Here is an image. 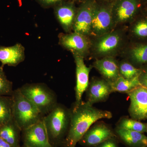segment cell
I'll use <instances>...</instances> for the list:
<instances>
[{
  "label": "cell",
  "mask_w": 147,
  "mask_h": 147,
  "mask_svg": "<svg viewBox=\"0 0 147 147\" xmlns=\"http://www.w3.org/2000/svg\"><path fill=\"white\" fill-rule=\"evenodd\" d=\"M71 113V109L58 103L43 117L49 140L53 147H61L65 139L69 128Z\"/></svg>",
  "instance_id": "7a4b0ae2"
},
{
  "label": "cell",
  "mask_w": 147,
  "mask_h": 147,
  "mask_svg": "<svg viewBox=\"0 0 147 147\" xmlns=\"http://www.w3.org/2000/svg\"><path fill=\"white\" fill-rule=\"evenodd\" d=\"M129 62L132 65H142L147 64V42L134 44L127 53Z\"/></svg>",
  "instance_id": "ffe728a7"
},
{
  "label": "cell",
  "mask_w": 147,
  "mask_h": 147,
  "mask_svg": "<svg viewBox=\"0 0 147 147\" xmlns=\"http://www.w3.org/2000/svg\"><path fill=\"white\" fill-rule=\"evenodd\" d=\"M130 33L135 39L147 40V13L146 15L138 16L131 22Z\"/></svg>",
  "instance_id": "44dd1931"
},
{
  "label": "cell",
  "mask_w": 147,
  "mask_h": 147,
  "mask_svg": "<svg viewBox=\"0 0 147 147\" xmlns=\"http://www.w3.org/2000/svg\"><path fill=\"white\" fill-rule=\"evenodd\" d=\"M142 73L139 77V80L142 86L147 88V65L142 68Z\"/></svg>",
  "instance_id": "83f0119b"
},
{
  "label": "cell",
  "mask_w": 147,
  "mask_h": 147,
  "mask_svg": "<svg viewBox=\"0 0 147 147\" xmlns=\"http://www.w3.org/2000/svg\"><path fill=\"white\" fill-rule=\"evenodd\" d=\"M58 37L59 45L70 51L73 56L85 58L90 52L91 40L90 37L73 32L60 33Z\"/></svg>",
  "instance_id": "ba28073f"
},
{
  "label": "cell",
  "mask_w": 147,
  "mask_h": 147,
  "mask_svg": "<svg viewBox=\"0 0 147 147\" xmlns=\"http://www.w3.org/2000/svg\"><path fill=\"white\" fill-rule=\"evenodd\" d=\"M117 127L127 130L147 133V124L126 117L121 118L117 124Z\"/></svg>",
  "instance_id": "603a6c76"
},
{
  "label": "cell",
  "mask_w": 147,
  "mask_h": 147,
  "mask_svg": "<svg viewBox=\"0 0 147 147\" xmlns=\"http://www.w3.org/2000/svg\"><path fill=\"white\" fill-rule=\"evenodd\" d=\"M113 92L127 94L136 87L141 86L139 77L127 79L121 76L113 84H110Z\"/></svg>",
  "instance_id": "7402d4cb"
},
{
  "label": "cell",
  "mask_w": 147,
  "mask_h": 147,
  "mask_svg": "<svg viewBox=\"0 0 147 147\" xmlns=\"http://www.w3.org/2000/svg\"><path fill=\"white\" fill-rule=\"evenodd\" d=\"M77 11L72 3L62 2L56 6L55 16L59 24L66 33L73 30L74 24Z\"/></svg>",
  "instance_id": "9a60e30c"
},
{
  "label": "cell",
  "mask_w": 147,
  "mask_h": 147,
  "mask_svg": "<svg viewBox=\"0 0 147 147\" xmlns=\"http://www.w3.org/2000/svg\"><path fill=\"white\" fill-rule=\"evenodd\" d=\"M21 139L24 145L29 147H54L49 140L43 119L22 130Z\"/></svg>",
  "instance_id": "8fae6325"
},
{
  "label": "cell",
  "mask_w": 147,
  "mask_h": 147,
  "mask_svg": "<svg viewBox=\"0 0 147 147\" xmlns=\"http://www.w3.org/2000/svg\"><path fill=\"white\" fill-rule=\"evenodd\" d=\"M117 137L115 132L108 124L97 121L88 129L79 143L84 147H96L108 139Z\"/></svg>",
  "instance_id": "9c48e42d"
},
{
  "label": "cell",
  "mask_w": 147,
  "mask_h": 147,
  "mask_svg": "<svg viewBox=\"0 0 147 147\" xmlns=\"http://www.w3.org/2000/svg\"><path fill=\"white\" fill-rule=\"evenodd\" d=\"M96 147H119L116 138H110Z\"/></svg>",
  "instance_id": "4316f807"
},
{
  "label": "cell",
  "mask_w": 147,
  "mask_h": 147,
  "mask_svg": "<svg viewBox=\"0 0 147 147\" xmlns=\"http://www.w3.org/2000/svg\"><path fill=\"white\" fill-rule=\"evenodd\" d=\"M69 128L61 147H76L82 137L93 124L101 119H110L113 114L107 110L95 108L82 101L76 108H71Z\"/></svg>",
  "instance_id": "6da1fadb"
},
{
  "label": "cell",
  "mask_w": 147,
  "mask_h": 147,
  "mask_svg": "<svg viewBox=\"0 0 147 147\" xmlns=\"http://www.w3.org/2000/svg\"><path fill=\"white\" fill-rule=\"evenodd\" d=\"M86 92L87 101L91 105L104 102L113 92L111 85L104 79L93 78L89 84Z\"/></svg>",
  "instance_id": "5bb4252c"
},
{
  "label": "cell",
  "mask_w": 147,
  "mask_h": 147,
  "mask_svg": "<svg viewBox=\"0 0 147 147\" xmlns=\"http://www.w3.org/2000/svg\"><path fill=\"white\" fill-rule=\"evenodd\" d=\"M25 47L20 43L9 47L0 46V62L1 65L15 67L18 65L25 60Z\"/></svg>",
  "instance_id": "e0dca14e"
},
{
  "label": "cell",
  "mask_w": 147,
  "mask_h": 147,
  "mask_svg": "<svg viewBox=\"0 0 147 147\" xmlns=\"http://www.w3.org/2000/svg\"></svg>",
  "instance_id": "d590c367"
},
{
  "label": "cell",
  "mask_w": 147,
  "mask_h": 147,
  "mask_svg": "<svg viewBox=\"0 0 147 147\" xmlns=\"http://www.w3.org/2000/svg\"><path fill=\"white\" fill-rule=\"evenodd\" d=\"M130 99L128 112L131 119H147V88L141 85L127 93Z\"/></svg>",
  "instance_id": "30bf717a"
},
{
  "label": "cell",
  "mask_w": 147,
  "mask_h": 147,
  "mask_svg": "<svg viewBox=\"0 0 147 147\" xmlns=\"http://www.w3.org/2000/svg\"><path fill=\"white\" fill-rule=\"evenodd\" d=\"M123 34L119 30L112 31L94 38L91 41L90 52L95 57L100 59L113 57L118 53L122 47L124 42Z\"/></svg>",
  "instance_id": "5b68a950"
},
{
  "label": "cell",
  "mask_w": 147,
  "mask_h": 147,
  "mask_svg": "<svg viewBox=\"0 0 147 147\" xmlns=\"http://www.w3.org/2000/svg\"><path fill=\"white\" fill-rule=\"evenodd\" d=\"M76 64V83L75 87V101L73 108L78 107L82 102V96L89 84V74L91 67H88L84 63V58L73 56Z\"/></svg>",
  "instance_id": "4fadbf2b"
},
{
  "label": "cell",
  "mask_w": 147,
  "mask_h": 147,
  "mask_svg": "<svg viewBox=\"0 0 147 147\" xmlns=\"http://www.w3.org/2000/svg\"><path fill=\"white\" fill-rule=\"evenodd\" d=\"M115 132L128 147H147V137L144 133L117 127Z\"/></svg>",
  "instance_id": "d6986e66"
},
{
  "label": "cell",
  "mask_w": 147,
  "mask_h": 147,
  "mask_svg": "<svg viewBox=\"0 0 147 147\" xmlns=\"http://www.w3.org/2000/svg\"><path fill=\"white\" fill-rule=\"evenodd\" d=\"M140 0H117L113 3L112 14L114 27L131 23L139 16Z\"/></svg>",
  "instance_id": "52a82bcc"
},
{
  "label": "cell",
  "mask_w": 147,
  "mask_h": 147,
  "mask_svg": "<svg viewBox=\"0 0 147 147\" xmlns=\"http://www.w3.org/2000/svg\"><path fill=\"white\" fill-rule=\"evenodd\" d=\"M96 0H84L77 11L73 31L90 37Z\"/></svg>",
  "instance_id": "7c38bea8"
},
{
  "label": "cell",
  "mask_w": 147,
  "mask_h": 147,
  "mask_svg": "<svg viewBox=\"0 0 147 147\" xmlns=\"http://www.w3.org/2000/svg\"><path fill=\"white\" fill-rule=\"evenodd\" d=\"M21 147H29L27 146H26V145H23V146H21Z\"/></svg>",
  "instance_id": "d6a6232c"
},
{
  "label": "cell",
  "mask_w": 147,
  "mask_h": 147,
  "mask_svg": "<svg viewBox=\"0 0 147 147\" xmlns=\"http://www.w3.org/2000/svg\"><path fill=\"white\" fill-rule=\"evenodd\" d=\"M3 67H0V95L11 96L13 92V84L7 79Z\"/></svg>",
  "instance_id": "484cf974"
},
{
  "label": "cell",
  "mask_w": 147,
  "mask_h": 147,
  "mask_svg": "<svg viewBox=\"0 0 147 147\" xmlns=\"http://www.w3.org/2000/svg\"><path fill=\"white\" fill-rule=\"evenodd\" d=\"M113 4L96 1L90 36L98 37L115 30L112 14Z\"/></svg>",
  "instance_id": "8992f818"
},
{
  "label": "cell",
  "mask_w": 147,
  "mask_h": 147,
  "mask_svg": "<svg viewBox=\"0 0 147 147\" xmlns=\"http://www.w3.org/2000/svg\"><path fill=\"white\" fill-rule=\"evenodd\" d=\"M22 130L12 117L7 122L0 125V137L14 147H21Z\"/></svg>",
  "instance_id": "ac0fdd59"
},
{
  "label": "cell",
  "mask_w": 147,
  "mask_h": 147,
  "mask_svg": "<svg viewBox=\"0 0 147 147\" xmlns=\"http://www.w3.org/2000/svg\"><path fill=\"white\" fill-rule=\"evenodd\" d=\"M0 147H14L0 137Z\"/></svg>",
  "instance_id": "f546056e"
},
{
  "label": "cell",
  "mask_w": 147,
  "mask_h": 147,
  "mask_svg": "<svg viewBox=\"0 0 147 147\" xmlns=\"http://www.w3.org/2000/svg\"><path fill=\"white\" fill-rule=\"evenodd\" d=\"M11 96L12 117L22 131L42 120L44 116L19 88L13 90Z\"/></svg>",
  "instance_id": "3957f363"
},
{
  "label": "cell",
  "mask_w": 147,
  "mask_h": 147,
  "mask_svg": "<svg viewBox=\"0 0 147 147\" xmlns=\"http://www.w3.org/2000/svg\"><path fill=\"white\" fill-rule=\"evenodd\" d=\"M11 96L0 95V125L5 123L11 118Z\"/></svg>",
  "instance_id": "cb8c5ba5"
},
{
  "label": "cell",
  "mask_w": 147,
  "mask_h": 147,
  "mask_svg": "<svg viewBox=\"0 0 147 147\" xmlns=\"http://www.w3.org/2000/svg\"><path fill=\"white\" fill-rule=\"evenodd\" d=\"M146 13H147V6H146Z\"/></svg>",
  "instance_id": "836d02e7"
},
{
  "label": "cell",
  "mask_w": 147,
  "mask_h": 147,
  "mask_svg": "<svg viewBox=\"0 0 147 147\" xmlns=\"http://www.w3.org/2000/svg\"><path fill=\"white\" fill-rule=\"evenodd\" d=\"M99 1L105 2L113 3L117 0H98Z\"/></svg>",
  "instance_id": "4dcf8cb0"
},
{
  "label": "cell",
  "mask_w": 147,
  "mask_h": 147,
  "mask_svg": "<svg viewBox=\"0 0 147 147\" xmlns=\"http://www.w3.org/2000/svg\"><path fill=\"white\" fill-rule=\"evenodd\" d=\"M119 67L120 74L125 79L139 77L142 73V68H137L128 61H121L119 63Z\"/></svg>",
  "instance_id": "d4e9b609"
},
{
  "label": "cell",
  "mask_w": 147,
  "mask_h": 147,
  "mask_svg": "<svg viewBox=\"0 0 147 147\" xmlns=\"http://www.w3.org/2000/svg\"><path fill=\"white\" fill-rule=\"evenodd\" d=\"M18 88L43 116L50 113L58 103L55 92L44 83L26 84Z\"/></svg>",
  "instance_id": "277c9868"
},
{
  "label": "cell",
  "mask_w": 147,
  "mask_h": 147,
  "mask_svg": "<svg viewBox=\"0 0 147 147\" xmlns=\"http://www.w3.org/2000/svg\"><path fill=\"white\" fill-rule=\"evenodd\" d=\"M42 4L45 6H50L58 5L61 3L63 2L65 0H39Z\"/></svg>",
  "instance_id": "f1b7e54d"
},
{
  "label": "cell",
  "mask_w": 147,
  "mask_h": 147,
  "mask_svg": "<svg viewBox=\"0 0 147 147\" xmlns=\"http://www.w3.org/2000/svg\"><path fill=\"white\" fill-rule=\"evenodd\" d=\"M142 4L146 5L147 6V0H140Z\"/></svg>",
  "instance_id": "1f68e13d"
},
{
  "label": "cell",
  "mask_w": 147,
  "mask_h": 147,
  "mask_svg": "<svg viewBox=\"0 0 147 147\" xmlns=\"http://www.w3.org/2000/svg\"><path fill=\"white\" fill-rule=\"evenodd\" d=\"M93 66L103 79L110 84L114 83L120 76L119 63L114 57L98 59L94 63Z\"/></svg>",
  "instance_id": "2e32d148"
},
{
  "label": "cell",
  "mask_w": 147,
  "mask_h": 147,
  "mask_svg": "<svg viewBox=\"0 0 147 147\" xmlns=\"http://www.w3.org/2000/svg\"><path fill=\"white\" fill-rule=\"evenodd\" d=\"M79 1H84V0H78Z\"/></svg>",
  "instance_id": "e575fe53"
}]
</instances>
